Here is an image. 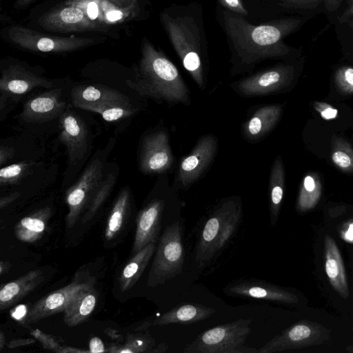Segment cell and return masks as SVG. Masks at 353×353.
<instances>
[{"label": "cell", "instance_id": "obj_38", "mask_svg": "<svg viewBox=\"0 0 353 353\" xmlns=\"http://www.w3.org/2000/svg\"><path fill=\"white\" fill-rule=\"evenodd\" d=\"M340 237L345 242L352 244L353 241L352 219L342 224L339 228Z\"/></svg>", "mask_w": 353, "mask_h": 353}, {"label": "cell", "instance_id": "obj_41", "mask_svg": "<svg viewBox=\"0 0 353 353\" xmlns=\"http://www.w3.org/2000/svg\"><path fill=\"white\" fill-rule=\"evenodd\" d=\"M36 343V339L32 338H18L10 341L7 344V347L10 349L16 348L21 346L30 345Z\"/></svg>", "mask_w": 353, "mask_h": 353}, {"label": "cell", "instance_id": "obj_44", "mask_svg": "<svg viewBox=\"0 0 353 353\" xmlns=\"http://www.w3.org/2000/svg\"><path fill=\"white\" fill-rule=\"evenodd\" d=\"M14 150L12 148L0 146V166L6 163L14 155Z\"/></svg>", "mask_w": 353, "mask_h": 353}, {"label": "cell", "instance_id": "obj_47", "mask_svg": "<svg viewBox=\"0 0 353 353\" xmlns=\"http://www.w3.org/2000/svg\"><path fill=\"white\" fill-rule=\"evenodd\" d=\"M6 345V338L4 334L0 330V351H1Z\"/></svg>", "mask_w": 353, "mask_h": 353}, {"label": "cell", "instance_id": "obj_16", "mask_svg": "<svg viewBox=\"0 0 353 353\" xmlns=\"http://www.w3.org/2000/svg\"><path fill=\"white\" fill-rule=\"evenodd\" d=\"M163 208V201L154 199L139 211L137 218V228L132 250L133 254L148 244L158 242Z\"/></svg>", "mask_w": 353, "mask_h": 353}, {"label": "cell", "instance_id": "obj_10", "mask_svg": "<svg viewBox=\"0 0 353 353\" xmlns=\"http://www.w3.org/2000/svg\"><path fill=\"white\" fill-rule=\"evenodd\" d=\"M173 162L169 136L163 130L152 132L145 137L139 160V168L144 174H159L168 170Z\"/></svg>", "mask_w": 353, "mask_h": 353}, {"label": "cell", "instance_id": "obj_36", "mask_svg": "<svg viewBox=\"0 0 353 353\" xmlns=\"http://www.w3.org/2000/svg\"><path fill=\"white\" fill-rule=\"evenodd\" d=\"M221 6L225 7L228 11L234 12L241 16L248 14L241 0H217Z\"/></svg>", "mask_w": 353, "mask_h": 353}, {"label": "cell", "instance_id": "obj_45", "mask_svg": "<svg viewBox=\"0 0 353 353\" xmlns=\"http://www.w3.org/2000/svg\"><path fill=\"white\" fill-rule=\"evenodd\" d=\"M9 97L3 94H0V112L6 107Z\"/></svg>", "mask_w": 353, "mask_h": 353}, {"label": "cell", "instance_id": "obj_27", "mask_svg": "<svg viewBox=\"0 0 353 353\" xmlns=\"http://www.w3.org/2000/svg\"><path fill=\"white\" fill-rule=\"evenodd\" d=\"M156 250V243H150L133 254L125 264L119 278V288L125 292L132 288L142 275Z\"/></svg>", "mask_w": 353, "mask_h": 353}, {"label": "cell", "instance_id": "obj_13", "mask_svg": "<svg viewBox=\"0 0 353 353\" xmlns=\"http://www.w3.org/2000/svg\"><path fill=\"white\" fill-rule=\"evenodd\" d=\"M66 107L61 89H50L27 100L21 117L28 123H41L59 117Z\"/></svg>", "mask_w": 353, "mask_h": 353}, {"label": "cell", "instance_id": "obj_20", "mask_svg": "<svg viewBox=\"0 0 353 353\" xmlns=\"http://www.w3.org/2000/svg\"><path fill=\"white\" fill-rule=\"evenodd\" d=\"M40 270H32L19 278L0 285V311L13 305L43 283Z\"/></svg>", "mask_w": 353, "mask_h": 353}, {"label": "cell", "instance_id": "obj_43", "mask_svg": "<svg viewBox=\"0 0 353 353\" xmlns=\"http://www.w3.org/2000/svg\"><path fill=\"white\" fill-rule=\"evenodd\" d=\"M123 12L119 9L110 10L105 13V19L109 22H116L124 17Z\"/></svg>", "mask_w": 353, "mask_h": 353}, {"label": "cell", "instance_id": "obj_1", "mask_svg": "<svg viewBox=\"0 0 353 353\" xmlns=\"http://www.w3.org/2000/svg\"><path fill=\"white\" fill-rule=\"evenodd\" d=\"M301 22L297 19H283L254 26L239 14L228 10L223 12L226 33L238 55L244 61L287 54L290 48L283 39Z\"/></svg>", "mask_w": 353, "mask_h": 353}, {"label": "cell", "instance_id": "obj_33", "mask_svg": "<svg viewBox=\"0 0 353 353\" xmlns=\"http://www.w3.org/2000/svg\"><path fill=\"white\" fill-rule=\"evenodd\" d=\"M287 6L304 9L314 8L323 5L327 11H334L339 8L342 0H281Z\"/></svg>", "mask_w": 353, "mask_h": 353}, {"label": "cell", "instance_id": "obj_14", "mask_svg": "<svg viewBox=\"0 0 353 353\" xmlns=\"http://www.w3.org/2000/svg\"><path fill=\"white\" fill-rule=\"evenodd\" d=\"M52 81L35 74L19 65L3 70L0 77V94L10 97H21L37 88L51 89Z\"/></svg>", "mask_w": 353, "mask_h": 353}, {"label": "cell", "instance_id": "obj_31", "mask_svg": "<svg viewBox=\"0 0 353 353\" xmlns=\"http://www.w3.org/2000/svg\"><path fill=\"white\" fill-rule=\"evenodd\" d=\"M30 334L38 341L42 347L48 350L57 353H83L89 352V350L79 349L77 347L62 345L57 340L56 337L43 332L41 330L34 329L30 331Z\"/></svg>", "mask_w": 353, "mask_h": 353}, {"label": "cell", "instance_id": "obj_4", "mask_svg": "<svg viewBox=\"0 0 353 353\" xmlns=\"http://www.w3.org/2000/svg\"><path fill=\"white\" fill-rule=\"evenodd\" d=\"M72 105L101 114L107 121L128 117L135 112L129 99L120 92L100 85H79L71 90Z\"/></svg>", "mask_w": 353, "mask_h": 353}, {"label": "cell", "instance_id": "obj_22", "mask_svg": "<svg viewBox=\"0 0 353 353\" xmlns=\"http://www.w3.org/2000/svg\"><path fill=\"white\" fill-rule=\"evenodd\" d=\"M293 68L281 65L253 76L240 84L242 92L265 93L283 85L293 77Z\"/></svg>", "mask_w": 353, "mask_h": 353}, {"label": "cell", "instance_id": "obj_9", "mask_svg": "<svg viewBox=\"0 0 353 353\" xmlns=\"http://www.w3.org/2000/svg\"><path fill=\"white\" fill-rule=\"evenodd\" d=\"M103 179V163L94 159L87 166L77 181L65 193L68 212L65 217L67 228H72L82 216L94 192Z\"/></svg>", "mask_w": 353, "mask_h": 353}, {"label": "cell", "instance_id": "obj_39", "mask_svg": "<svg viewBox=\"0 0 353 353\" xmlns=\"http://www.w3.org/2000/svg\"><path fill=\"white\" fill-rule=\"evenodd\" d=\"M78 8H80L82 10H85V12H83L85 14H86V17L90 20H94L99 16V6L96 1H86V6H76Z\"/></svg>", "mask_w": 353, "mask_h": 353}, {"label": "cell", "instance_id": "obj_28", "mask_svg": "<svg viewBox=\"0 0 353 353\" xmlns=\"http://www.w3.org/2000/svg\"><path fill=\"white\" fill-rule=\"evenodd\" d=\"M154 340L148 334H130L123 344L111 343L107 352L111 353H140L151 352Z\"/></svg>", "mask_w": 353, "mask_h": 353}, {"label": "cell", "instance_id": "obj_17", "mask_svg": "<svg viewBox=\"0 0 353 353\" xmlns=\"http://www.w3.org/2000/svg\"><path fill=\"white\" fill-rule=\"evenodd\" d=\"M224 292L230 296L265 299L288 304L299 302V297L294 293L263 282H241L228 286Z\"/></svg>", "mask_w": 353, "mask_h": 353}, {"label": "cell", "instance_id": "obj_37", "mask_svg": "<svg viewBox=\"0 0 353 353\" xmlns=\"http://www.w3.org/2000/svg\"><path fill=\"white\" fill-rule=\"evenodd\" d=\"M314 108L320 112L321 116L325 120L333 119L338 114L336 109L324 103H315Z\"/></svg>", "mask_w": 353, "mask_h": 353}, {"label": "cell", "instance_id": "obj_42", "mask_svg": "<svg viewBox=\"0 0 353 353\" xmlns=\"http://www.w3.org/2000/svg\"><path fill=\"white\" fill-rule=\"evenodd\" d=\"M20 196L19 192H13L6 195H0V210L9 205Z\"/></svg>", "mask_w": 353, "mask_h": 353}, {"label": "cell", "instance_id": "obj_32", "mask_svg": "<svg viewBox=\"0 0 353 353\" xmlns=\"http://www.w3.org/2000/svg\"><path fill=\"white\" fill-rule=\"evenodd\" d=\"M32 161H21L0 168V186L17 183L33 165Z\"/></svg>", "mask_w": 353, "mask_h": 353}, {"label": "cell", "instance_id": "obj_30", "mask_svg": "<svg viewBox=\"0 0 353 353\" xmlns=\"http://www.w3.org/2000/svg\"><path fill=\"white\" fill-rule=\"evenodd\" d=\"M320 196L321 186L319 183H316L312 176H305L298 198L297 210L301 212L312 210L316 206Z\"/></svg>", "mask_w": 353, "mask_h": 353}, {"label": "cell", "instance_id": "obj_8", "mask_svg": "<svg viewBox=\"0 0 353 353\" xmlns=\"http://www.w3.org/2000/svg\"><path fill=\"white\" fill-rule=\"evenodd\" d=\"M95 279L87 272L77 271L72 282L41 298L29 308L25 322L37 323L45 318L63 312L83 290L94 286Z\"/></svg>", "mask_w": 353, "mask_h": 353}, {"label": "cell", "instance_id": "obj_26", "mask_svg": "<svg viewBox=\"0 0 353 353\" xmlns=\"http://www.w3.org/2000/svg\"><path fill=\"white\" fill-rule=\"evenodd\" d=\"M131 196L130 190L123 188L117 196L107 219L105 228V239H115L124 230L130 214Z\"/></svg>", "mask_w": 353, "mask_h": 353}, {"label": "cell", "instance_id": "obj_12", "mask_svg": "<svg viewBox=\"0 0 353 353\" xmlns=\"http://www.w3.org/2000/svg\"><path fill=\"white\" fill-rule=\"evenodd\" d=\"M12 39L23 48L43 52H65L82 47L92 41L84 38L46 37L29 30L14 28L10 31Z\"/></svg>", "mask_w": 353, "mask_h": 353}, {"label": "cell", "instance_id": "obj_6", "mask_svg": "<svg viewBox=\"0 0 353 353\" xmlns=\"http://www.w3.org/2000/svg\"><path fill=\"white\" fill-rule=\"evenodd\" d=\"M241 209L232 201L224 203L205 223L196 252V260H210L222 248L234 232Z\"/></svg>", "mask_w": 353, "mask_h": 353}, {"label": "cell", "instance_id": "obj_25", "mask_svg": "<svg viewBox=\"0 0 353 353\" xmlns=\"http://www.w3.org/2000/svg\"><path fill=\"white\" fill-rule=\"evenodd\" d=\"M215 312V310L199 304L177 305L155 319L152 325L190 324L203 321Z\"/></svg>", "mask_w": 353, "mask_h": 353}, {"label": "cell", "instance_id": "obj_19", "mask_svg": "<svg viewBox=\"0 0 353 353\" xmlns=\"http://www.w3.org/2000/svg\"><path fill=\"white\" fill-rule=\"evenodd\" d=\"M167 30L173 46L180 57L184 68L194 81L203 85L202 67L200 57L195 47L189 41L183 30L175 23L168 21Z\"/></svg>", "mask_w": 353, "mask_h": 353}, {"label": "cell", "instance_id": "obj_18", "mask_svg": "<svg viewBox=\"0 0 353 353\" xmlns=\"http://www.w3.org/2000/svg\"><path fill=\"white\" fill-rule=\"evenodd\" d=\"M324 259L330 285L342 298L348 299L350 289L343 259L335 241L329 234L324 238Z\"/></svg>", "mask_w": 353, "mask_h": 353}, {"label": "cell", "instance_id": "obj_2", "mask_svg": "<svg viewBox=\"0 0 353 353\" xmlns=\"http://www.w3.org/2000/svg\"><path fill=\"white\" fill-rule=\"evenodd\" d=\"M139 76L129 86L140 94L168 103H185L187 86L176 66L149 43L143 46Z\"/></svg>", "mask_w": 353, "mask_h": 353}, {"label": "cell", "instance_id": "obj_35", "mask_svg": "<svg viewBox=\"0 0 353 353\" xmlns=\"http://www.w3.org/2000/svg\"><path fill=\"white\" fill-rule=\"evenodd\" d=\"M333 162L340 168L352 170V154L348 153L347 150L339 148L334 151L332 155Z\"/></svg>", "mask_w": 353, "mask_h": 353}, {"label": "cell", "instance_id": "obj_11", "mask_svg": "<svg viewBox=\"0 0 353 353\" xmlns=\"http://www.w3.org/2000/svg\"><path fill=\"white\" fill-rule=\"evenodd\" d=\"M59 118V139L65 145L68 161L76 163L85 155L88 148V133L83 120L66 107Z\"/></svg>", "mask_w": 353, "mask_h": 353}, {"label": "cell", "instance_id": "obj_34", "mask_svg": "<svg viewBox=\"0 0 353 353\" xmlns=\"http://www.w3.org/2000/svg\"><path fill=\"white\" fill-rule=\"evenodd\" d=\"M335 81L343 92L350 94L353 91V69L350 66L340 68L336 72Z\"/></svg>", "mask_w": 353, "mask_h": 353}, {"label": "cell", "instance_id": "obj_21", "mask_svg": "<svg viewBox=\"0 0 353 353\" xmlns=\"http://www.w3.org/2000/svg\"><path fill=\"white\" fill-rule=\"evenodd\" d=\"M41 23L53 30L77 31L94 28L83 11L77 6L56 10L44 15Z\"/></svg>", "mask_w": 353, "mask_h": 353}, {"label": "cell", "instance_id": "obj_24", "mask_svg": "<svg viewBox=\"0 0 353 353\" xmlns=\"http://www.w3.org/2000/svg\"><path fill=\"white\" fill-rule=\"evenodd\" d=\"M98 294L94 286L81 290L63 312L64 323L72 327L87 321L95 309Z\"/></svg>", "mask_w": 353, "mask_h": 353}, {"label": "cell", "instance_id": "obj_3", "mask_svg": "<svg viewBox=\"0 0 353 353\" xmlns=\"http://www.w3.org/2000/svg\"><path fill=\"white\" fill-rule=\"evenodd\" d=\"M251 320L240 319L202 332L183 350L185 353H256L245 345L251 332Z\"/></svg>", "mask_w": 353, "mask_h": 353}, {"label": "cell", "instance_id": "obj_5", "mask_svg": "<svg viewBox=\"0 0 353 353\" xmlns=\"http://www.w3.org/2000/svg\"><path fill=\"white\" fill-rule=\"evenodd\" d=\"M147 285L155 286L179 275L184 262L182 227L179 221L168 226L159 239Z\"/></svg>", "mask_w": 353, "mask_h": 353}, {"label": "cell", "instance_id": "obj_29", "mask_svg": "<svg viewBox=\"0 0 353 353\" xmlns=\"http://www.w3.org/2000/svg\"><path fill=\"white\" fill-rule=\"evenodd\" d=\"M116 178L112 173L103 178L92 195L88 207L82 215L81 221L85 223L91 220L110 195L114 186Z\"/></svg>", "mask_w": 353, "mask_h": 353}, {"label": "cell", "instance_id": "obj_40", "mask_svg": "<svg viewBox=\"0 0 353 353\" xmlns=\"http://www.w3.org/2000/svg\"><path fill=\"white\" fill-rule=\"evenodd\" d=\"M89 352H107L103 342L97 336L91 338L89 342Z\"/></svg>", "mask_w": 353, "mask_h": 353}, {"label": "cell", "instance_id": "obj_23", "mask_svg": "<svg viewBox=\"0 0 353 353\" xmlns=\"http://www.w3.org/2000/svg\"><path fill=\"white\" fill-rule=\"evenodd\" d=\"M52 215V209L46 206L23 217L14 228L15 237L26 243L37 241L44 235Z\"/></svg>", "mask_w": 353, "mask_h": 353}, {"label": "cell", "instance_id": "obj_46", "mask_svg": "<svg viewBox=\"0 0 353 353\" xmlns=\"http://www.w3.org/2000/svg\"><path fill=\"white\" fill-rule=\"evenodd\" d=\"M10 265L0 261V275L5 273L9 269Z\"/></svg>", "mask_w": 353, "mask_h": 353}, {"label": "cell", "instance_id": "obj_7", "mask_svg": "<svg viewBox=\"0 0 353 353\" xmlns=\"http://www.w3.org/2000/svg\"><path fill=\"white\" fill-rule=\"evenodd\" d=\"M331 337L332 332L326 327L316 322L303 320L275 336L258 352L274 353L321 345L328 342Z\"/></svg>", "mask_w": 353, "mask_h": 353}, {"label": "cell", "instance_id": "obj_15", "mask_svg": "<svg viewBox=\"0 0 353 353\" xmlns=\"http://www.w3.org/2000/svg\"><path fill=\"white\" fill-rule=\"evenodd\" d=\"M215 141L211 137L201 139L192 152L183 159L178 170V181L184 187L194 182L211 162Z\"/></svg>", "mask_w": 353, "mask_h": 353}]
</instances>
